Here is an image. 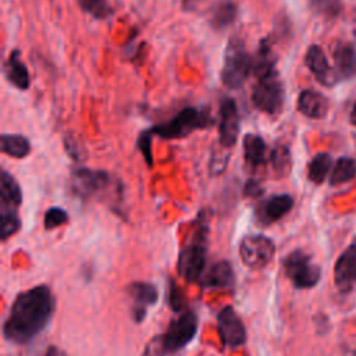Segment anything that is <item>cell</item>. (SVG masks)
<instances>
[{"label": "cell", "mask_w": 356, "mask_h": 356, "mask_svg": "<svg viewBox=\"0 0 356 356\" xmlns=\"http://www.w3.org/2000/svg\"><path fill=\"white\" fill-rule=\"evenodd\" d=\"M200 284L211 289H231L234 286V271L227 260H220L211 264L200 277Z\"/></svg>", "instance_id": "2e32d148"}, {"label": "cell", "mask_w": 356, "mask_h": 356, "mask_svg": "<svg viewBox=\"0 0 356 356\" xmlns=\"http://www.w3.org/2000/svg\"><path fill=\"white\" fill-rule=\"evenodd\" d=\"M267 145L261 136L256 134H248L243 138V157L249 167L259 168L266 163Z\"/></svg>", "instance_id": "44dd1931"}, {"label": "cell", "mask_w": 356, "mask_h": 356, "mask_svg": "<svg viewBox=\"0 0 356 356\" xmlns=\"http://www.w3.org/2000/svg\"><path fill=\"white\" fill-rule=\"evenodd\" d=\"M306 67L312 71L314 78L324 86H332L338 81L337 72L330 67L328 60L320 46H310L305 56Z\"/></svg>", "instance_id": "5bb4252c"}, {"label": "cell", "mask_w": 356, "mask_h": 356, "mask_svg": "<svg viewBox=\"0 0 356 356\" xmlns=\"http://www.w3.org/2000/svg\"><path fill=\"white\" fill-rule=\"evenodd\" d=\"M309 3L317 13L324 15H335L339 11L338 0H309Z\"/></svg>", "instance_id": "d6a6232c"}, {"label": "cell", "mask_w": 356, "mask_h": 356, "mask_svg": "<svg viewBox=\"0 0 356 356\" xmlns=\"http://www.w3.org/2000/svg\"><path fill=\"white\" fill-rule=\"evenodd\" d=\"M352 122L356 125V104H355L353 111H352Z\"/></svg>", "instance_id": "74e56055"}, {"label": "cell", "mask_w": 356, "mask_h": 356, "mask_svg": "<svg viewBox=\"0 0 356 356\" xmlns=\"http://www.w3.org/2000/svg\"><path fill=\"white\" fill-rule=\"evenodd\" d=\"M138 147L147 163L149 167L153 165V156H152V131H143L138 138Z\"/></svg>", "instance_id": "1f68e13d"}, {"label": "cell", "mask_w": 356, "mask_h": 356, "mask_svg": "<svg viewBox=\"0 0 356 356\" xmlns=\"http://www.w3.org/2000/svg\"><path fill=\"white\" fill-rule=\"evenodd\" d=\"M67 221H68V214L65 210H63L60 207H50L44 213L43 225L46 229H53V228H57V227L65 224Z\"/></svg>", "instance_id": "f546056e"}, {"label": "cell", "mask_w": 356, "mask_h": 356, "mask_svg": "<svg viewBox=\"0 0 356 356\" xmlns=\"http://www.w3.org/2000/svg\"><path fill=\"white\" fill-rule=\"evenodd\" d=\"M1 150L14 159H22L31 153V143L22 135L4 134L1 135Z\"/></svg>", "instance_id": "603a6c76"}, {"label": "cell", "mask_w": 356, "mask_h": 356, "mask_svg": "<svg viewBox=\"0 0 356 356\" xmlns=\"http://www.w3.org/2000/svg\"><path fill=\"white\" fill-rule=\"evenodd\" d=\"M252 102L259 110L267 114L274 115L281 113L284 106V85L277 70L257 78V83L252 92Z\"/></svg>", "instance_id": "5b68a950"}, {"label": "cell", "mask_w": 356, "mask_h": 356, "mask_svg": "<svg viewBox=\"0 0 356 356\" xmlns=\"http://www.w3.org/2000/svg\"><path fill=\"white\" fill-rule=\"evenodd\" d=\"M331 156L328 153H317L307 167V177L314 184H321L331 167Z\"/></svg>", "instance_id": "d4e9b609"}, {"label": "cell", "mask_w": 356, "mask_h": 356, "mask_svg": "<svg viewBox=\"0 0 356 356\" xmlns=\"http://www.w3.org/2000/svg\"><path fill=\"white\" fill-rule=\"evenodd\" d=\"M207 220L203 213L199 214L196 231L178 256V271L189 282H195L204 273L207 253Z\"/></svg>", "instance_id": "7a4b0ae2"}, {"label": "cell", "mask_w": 356, "mask_h": 356, "mask_svg": "<svg viewBox=\"0 0 356 356\" xmlns=\"http://www.w3.org/2000/svg\"><path fill=\"white\" fill-rule=\"evenodd\" d=\"M284 271L295 288L307 289L317 285L321 277L320 267L306 252L296 249L284 260Z\"/></svg>", "instance_id": "8992f818"}, {"label": "cell", "mask_w": 356, "mask_h": 356, "mask_svg": "<svg viewBox=\"0 0 356 356\" xmlns=\"http://www.w3.org/2000/svg\"><path fill=\"white\" fill-rule=\"evenodd\" d=\"M270 160L274 171L280 175L284 177L291 171V153L286 146L278 145L275 146L271 153H270Z\"/></svg>", "instance_id": "4316f807"}, {"label": "cell", "mask_w": 356, "mask_h": 356, "mask_svg": "<svg viewBox=\"0 0 356 356\" xmlns=\"http://www.w3.org/2000/svg\"><path fill=\"white\" fill-rule=\"evenodd\" d=\"M334 281L341 293H349L356 286V243L349 245L334 267Z\"/></svg>", "instance_id": "8fae6325"}, {"label": "cell", "mask_w": 356, "mask_h": 356, "mask_svg": "<svg viewBox=\"0 0 356 356\" xmlns=\"http://www.w3.org/2000/svg\"><path fill=\"white\" fill-rule=\"evenodd\" d=\"M239 135V113L234 99L225 97L220 104L218 139L224 149H229L236 143Z\"/></svg>", "instance_id": "30bf717a"}, {"label": "cell", "mask_w": 356, "mask_h": 356, "mask_svg": "<svg viewBox=\"0 0 356 356\" xmlns=\"http://www.w3.org/2000/svg\"><path fill=\"white\" fill-rule=\"evenodd\" d=\"M293 206V199L291 195H274L266 199L257 209V220L264 224H273L282 218Z\"/></svg>", "instance_id": "9a60e30c"}, {"label": "cell", "mask_w": 356, "mask_h": 356, "mask_svg": "<svg viewBox=\"0 0 356 356\" xmlns=\"http://www.w3.org/2000/svg\"><path fill=\"white\" fill-rule=\"evenodd\" d=\"M0 200H1V210H11V211H15L22 202L21 188L17 179L7 171L1 172Z\"/></svg>", "instance_id": "ffe728a7"}, {"label": "cell", "mask_w": 356, "mask_h": 356, "mask_svg": "<svg viewBox=\"0 0 356 356\" xmlns=\"http://www.w3.org/2000/svg\"><path fill=\"white\" fill-rule=\"evenodd\" d=\"M21 227V221L15 211L11 210H1L0 214V236L6 241L8 236L14 235Z\"/></svg>", "instance_id": "83f0119b"}, {"label": "cell", "mask_w": 356, "mask_h": 356, "mask_svg": "<svg viewBox=\"0 0 356 356\" xmlns=\"http://www.w3.org/2000/svg\"><path fill=\"white\" fill-rule=\"evenodd\" d=\"M355 175H356V163L349 157H341L335 161V165L330 175V184L339 185L350 181Z\"/></svg>", "instance_id": "484cf974"}, {"label": "cell", "mask_w": 356, "mask_h": 356, "mask_svg": "<svg viewBox=\"0 0 356 356\" xmlns=\"http://www.w3.org/2000/svg\"><path fill=\"white\" fill-rule=\"evenodd\" d=\"M72 185L76 193L82 196H90L104 191L110 182L111 177L104 171H95L89 168H78L72 172Z\"/></svg>", "instance_id": "4fadbf2b"}, {"label": "cell", "mask_w": 356, "mask_h": 356, "mask_svg": "<svg viewBox=\"0 0 356 356\" xmlns=\"http://www.w3.org/2000/svg\"><path fill=\"white\" fill-rule=\"evenodd\" d=\"M275 253L274 242L264 235H248L241 241L239 257L249 268L267 266Z\"/></svg>", "instance_id": "52a82bcc"}, {"label": "cell", "mask_w": 356, "mask_h": 356, "mask_svg": "<svg viewBox=\"0 0 356 356\" xmlns=\"http://www.w3.org/2000/svg\"><path fill=\"white\" fill-rule=\"evenodd\" d=\"M168 303L170 307L177 312V313H182L185 312V298L182 291L178 288V285L174 281H170V289H168Z\"/></svg>", "instance_id": "4dcf8cb0"}, {"label": "cell", "mask_w": 356, "mask_h": 356, "mask_svg": "<svg viewBox=\"0 0 356 356\" xmlns=\"http://www.w3.org/2000/svg\"><path fill=\"white\" fill-rule=\"evenodd\" d=\"M236 4L231 0H222L213 8L211 24L217 29H224L231 25L236 18Z\"/></svg>", "instance_id": "cb8c5ba5"}, {"label": "cell", "mask_w": 356, "mask_h": 356, "mask_svg": "<svg viewBox=\"0 0 356 356\" xmlns=\"http://www.w3.org/2000/svg\"><path fill=\"white\" fill-rule=\"evenodd\" d=\"M263 193V188L259 181L249 179L243 186V195L248 197H257Z\"/></svg>", "instance_id": "d590c367"}, {"label": "cell", "mask_w": 356, "mask_h": 356, "mask_svg": "<svg viewBox=\"0 0 356 356\" xmlns=\"http://www.w3.org/2000/svg\"><path fill=\"white\" fill-rule=\"evenodd\" d=\"M218 335L225 348H239L246 342V330L242 320L231 306H225L217 316Z\"/></svg>", "instance_id": "9c48e42d"}, {"label": "cell", "mask_w": 356, "mask_h": 356, "mask_svg": "<svg viewBox=\"0 0 356 356\" xmlns=\"http://www.w3.org/2000/svg\"><path fill=\"white\" fill-rule=\"evenodd\" d=\"M43 356H67V355L61 349H58L56 346H50V348H47V350L44 352Z\"/></svg>", "instance_id": "8d00e7d4"}, {"label": "cell", "mask_w": 356, "mask_h": 356, "mask_svg": "<svg viewBox=\"0 0 356 356\" xmlns=\"http://www.w3.org/2000/svg\"><path fill=\"white\" fill-rule=\"evenodd\" d=\"M335 72L339 78L350 79L356 76V49L349 43H341L334 50Z\"/></svg>", "instance_id": "ac0fdd59"}, {"label": "cell", "mask_w": 356, "mask_h": 356, "mask_svg": "<svg viewBox=\"0 0 356 356\" xmlns=\"http://www.w3.org/2000/svg\"><path fill=\"white\" fill-rule=\"evenodd\" d=\"M81 8L95 18H106L111 14V8L107 0H79Z\"/></svg>", "instance_id": "f1b7e54d"}, {"label": "cell", "mask_w": 356, "mask_h": 356, "mask_svg": "<svg viewBox=\"0 0 356 356\" xmlns=\"http://www.w3.org/2000/svg\"><path fill=\"white\" fill-rule=\"evenodd\" d=\"M54 312V298L46 285L21 292L3 324V335L8 342L26 343L49 324Z\"/></svg>", "instance_id": "6da1fadb"}, {"label": "cell", "mask_w": 356, "mask_h": 356, "mask_svg": "<svg viewBox=\"0 0 356 356\" xmlns=\"http://www.w3.org/2000/svg\"><path fill=\"white\" fill-rule=\"evenodd\" d=\"M275 70V56L273 53L268 39H263L259 43L254 58L252 60V72L256 78H261Z\"/></svg>", "instance_id": "7402d4cb"}, {"label": "cell", "mask_w": 356, "mask_h": 356, "mask_svg": "<svg viewBox=\"0 0 356 356\" xmlns=\"http://www.w3.org/2000/svg\"><path fill=\"white\" fill-rule=\"evenodd\" d=\"M4 74L7 79L17 86L18 89H28L29 88V72L26 65L21 60V54L18 50H13L8 54V58L4 64Z\"/></svg>", "instance_id": "d6986e66"}, {"label": "cell", "mask_w": 356, "mask_h": 356, "mask_svg": "<svg viewBox=\"0 0 356 356\" xmlns=\"http://www.w3.org/2000/svg\"><path fill=\"white\" fill-rule=\"evenodd\" d=\"M213 118L206 110H199L193 107H186L181 110L168 122L153 127L150 131L164 139H177L189 135L195 129L207 128L213 124Z\"/></svg>", "instance_id": "277c9868"}, {"label": "cell", "mask_w": 356, "mask_h": 356, "mask_svg": "<svg viewBox=\"0 0 356 356\" xmlns=\"http://www.w3.org/2000/svg\"><path fill=\"white\" fill-rule=\"evenodd\" d=\"M127 293L132 300V317L136 323H140L146 317L147 307L157 302V288L150 282L136 281L127 286Z\"/></svg>", "instance_id": "7c38bea8"}, {"label": "cell", "mask_w": 356, "mask_h": 356, "mask_svg": "<svg viewBox=\"0 0 356 356\" xmlns=\"http://www.w3.org/2000/svg\"><path fill=\"white\" fill-rule=\"evenodd\" d=\"M328 107L330 106H328L327 97L323 96L320 92L306 89L299 93L298 110L309 118H314V120L324 118L325 114L328 113Z\"/></svg>", "instance_id": "e0dca14e"}, {"label": "cell", "mask_w": 356, "mask_h": 356, "mask_svg": "<svg viewBox=\"0 0 356 356\" xmlns=\"http://www.w3.org/2000/svg\"><path fill=\"white\" fill-rule=\"evenodd\" d=\"M228 164V154L222 156V153H213L210 160V172L214 175L221 174Z\"/></svg>", "instance_id": "e575fe53"}, {"label": "cell", "mask_w": 356, "mask_h": 356, "mask_svg": "<svg viewBox=\"0 0 356 356\" xmlns=\"http://www.w3.org/2000/svg\"><path fill=\"white\" fill-rule=\"evenodd\" d=\"M197 331V317L193 312L185 310L171 321L165 334H163L164 346L167 353H174L182 349L188 342L193 339Z\"/></svg>", "instance_id": "ba28073f"}, {"label": "cell", "mask_w": 356, "mask_h": 356, "mask_svg": "<svg viewBox=\"0 0 356 356\" xmlns=\"http://www.w3.org/2000/svg\"><path fill=\"white\" fill-rule=\"evenodd\" d=\"M167 349L164 346L163 335L153 337L143 349V356H165Z\"/></svg>", "instance_id": "836d02e7"}, {"label": "cell", "mask_w": 356, "mask_h": 356, "mask_svg": "<svg viewBox=\"0 0 356 356\" xmlns=\"http://www.w3.org/2000/svg\"><path fill=\"white\" fill-rule=\"evenodd\" d=\"M252 71V58L239 38H231L224 53V65L221 79L229 89H238L243 85Z\"/></svg>", "instance_id": "3957f363"}]
</instances>
